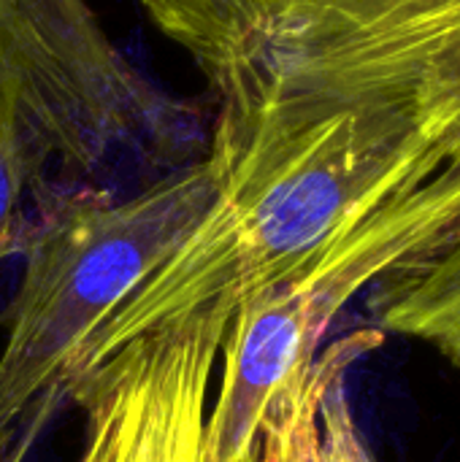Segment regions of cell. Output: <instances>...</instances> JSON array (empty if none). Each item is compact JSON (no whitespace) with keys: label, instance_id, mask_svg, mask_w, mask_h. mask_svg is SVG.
Masks as SVG:
<instances>
[{"label":"cell","instance_id":"obj_7","mask_svg":"<svg viewBox=\"0 0 460 462\" xmlns=\"http://www.w3.org/2000/svg\"><path fill=\"white\" fill-rule=\"evenodd\" d=\"M49 157L81 171L76 141L46 89L35 81L0 87V263L24 238L22 198Z\"/></svg>","mask_w":460,"mask_h":462},{"label":"cell","instance_id":"obj_9","mask_svg":"<svg viewBox=\"0 0 460 462\" xmlns=\"http://www.w3.org/2000/svg\"><path fill=\"white\" fill-rule=\"evenodd\" d=\"M146 19L206 76L211 92L239 60L260 0H136Z\"/></svg>","mask_w":460,"mask_h":462},{"label":"cell","instance_id":"obj_10","mask_svg":"<svg viewBox=\"0 0 460 462\" xmlns=\"http://www.w3.org/2000/svg\"><path fill=\"white\" fill-rule=\"evenodd\" d=\"M11 81H35V84H41L46 89V95L52 97V103L57 106L60 116L65 119V114H62V108H60V103H57L49 81H46V76H43V68L38 62V54H35V49L30 43L27 30L22 27L14 5L8 0H0V87L11 84ZM65 125H68V119H65ZM68 130H70V135L76 141V149H79V157H81V168L89 171L84 149H81V143H79V138H76L70 125H68Z\"/></svg>","mask_w":460,"mask_h":462},{"label":"cell","instance_id":"obj_1","mask_svg":"<svg viewBox=\"0 0 460 462\" xmlns=\"http://www.w3.org/2000/svg\"><path fill=\"white\" fill-rule=\"evenodd\" d=\"M209 152L220 160L209 211L87 336L68 379L171 325L203 314L230 325L241 303L347 225L447 165V154L393 108H301L258 97L220 100Z\"/></svg>","mask_w":460,"mask_h":462},{"label":"cell","instance_id":"obj_5","mask_svg":"<svg viewBox=\"0 0 460 462\" xmlns=\"http://www.w3.org/2000/svg\"><path fill=\"white\" fill-rule=\"evenodd\" d=\"M228 322L203 314L141 336L68 379L84 411L79 462H203L209 384Z\"/></svg>","mask_w":460,"mask_h":462},{"label":"cell","instance_id":"obj_8","mask_svg":"<svg viewBox=\"0 0 460 462\" xmlns=\"http://www.w3.org/2000/svg\"><path fill=\"white\" fill-rule=\"evenodd\" d=\"M371 290L369 309L382 333L420 341L460 368V227Z\"/></svg>","mask_w":460,"mask_h":462},{"label":"cell","instance_id":"obj_3","mask_svg":"<svg viewBox=\"0 0 460 462\" xmlns=\"http://www.w3.org/2000/svg\"><path fill=\"white\" fill-rule=\"evenodd\" d=\"M214 97L380 106L460 157V0H260Z\"/></svg>","mask_w":460,"mask_h":462},{"label":"cell","instance_id":"obj_2","mask_svg":"<svg viewBox=\"0 0 460 462\" xmlns=\"http://www.w3.org/2000/svg\"><path fill=\"white\" fill-rule=\"evenodd\" d=\"M220 160L209 152L144 192L54 195L24 227V276L5 311L0 439L62 393L87 336L155 273L209 211Z\"/></svg>","mask_w":460,"mask_h":462},{"label":"cell","instance_id":"obj_4","mask_svg":"<svg viewBox=\"0 0 460 462\" xmlns=\"http://www.w3.org/2000/svg\"><path fill=\"white\" fill-rule=\"evenodd\" d=\"M460 227V165L404 184L323 249L252 295L222 338L220 393L206 414L203 462H255L274 409L309 376L333 319L393 271Z\"/></svg>","mask_w":460,"mask_h":462},{"label":"cell","instance_id":"obj_6","mask_svg":"<svg viewBox=\"0 0 460 462\" xmlns=\"http://www.w3.org/2000/svg\"><path fill=\"white\" fill-rule=\"evenodd\" d=\"M89 168L111 149L160 138L179 108L111 43L87 0H8Z\"/></svg>","mask_w":460,"mask_h":462}]
</instances>
